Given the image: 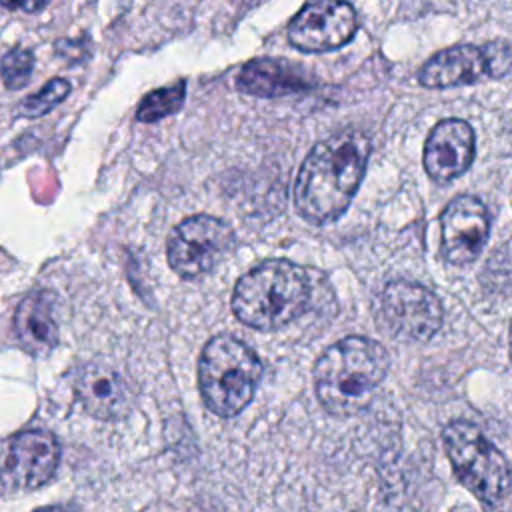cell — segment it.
Returning <instances> with one entry per match:
<instances>
[{
	"mask_svg": "<svg viewBox=\"0 0 512 512\" xmlns=\"http://www.w3.org/2000/svg\"><path fill=\"white\" fill-rule=\"evenodd\" d=\"M358 16L346 0H308L288 22V42L302 52H328L348 44Z\"/></svg>",
	"mask_w": 512,
	"mask_h": 512,
	"instance_id": "9",
	"label": "cell"
},
{
	"mask_svg": "<svg viewBox=\"0 0 512 512\" xmlns=\"http://www.w3.org/2000/svg\"><path fill=\"white\" fill-rule=\"evenodd\" d=\"M476 152L474 130L460 118L440 120L424 144V170L434 182H450L464 174Z\"/></svg>",
	"mask_w": 512,
	"mask_h": 512,
	"instance_id": "12",
	"label": "cell"
},
{
	"mask_svg": "<svg viewBox=\"0 0 512 512\" xmlns=\"http://www.w3.org/2000/svg\"><path fill=\"white\" fill-rule=\"evenodd\" d=\"M370 140L344 130L318 142L304 158L294 182V206L312 224L336 220L350 206L368 166Z\"/></svg>",
	"mask_w": 512,
	"mask_h": 512,
	"instance_id": "1",
	"label": "cell"
},
{
	"mask_svg": "<svg viewBox=\"0 0 512 512\" xmlns=\"http://www.w3.org/2000/svg\"><path fill=\"white\" fill-rule=\"evenodd\" d=\"M186 98V80H176L170 86L156 88L148 92L138 108H136V120L138 122H158L170 114H176Z\"/></svg>",
	"mask_w": 512,
	"mask_h": 512,
	"instance_id": "16",
	"label": "cell"
},
{
	"mask_svg": "<svg viewBox=\"0 0 512 512\" xmlns=\"http://www.w3.org/2000/svg\"><path fill=\"white\" fill-rule=\"evenodd\" d=\"M510 360H512V326H510Z\"/></svg>",
	"mask_w": 512,
	"mask_h": 512,
	"instance_id": "21",
	"label": "cell"
},
{
	"mask_svg": "<svg viewBox=\"0 0 512 512\" xmlns=\"http://www.w3.org/2000/svg\"><path fill=\"white\" fill-rule=\"evenodd\" d=\"M388 352L366 336H348L322 352L314 366L320 404L336 416H352L368 406L388 374Z\"/></svg>",
	"mask_w": 512,
	"mask_h": 512,
	"instance_id": "2",
	"label": "cell"
},
{
	"mask_svg": "<svg viewBox=\"0 0 512 512\" xmlns=\"http://www.w3.org/2000/svg\"><path fill=\"white\" fill-rule=\"evenodd\" d=\"M38 512H62L60 508H42V510H38Z\"/></svg>",
	"mask_w": 512,
	"mask_h": 512,
	"instance_id": "20",
	"label": "cell"
},
{
	"mask_svg": "<svg viewBox=\"0 0 512 512\" xmlns=\"http://www.w3.org/2000/svg\"><path fill=\"white\" fill-rule=\"evenodd\" d=\"M490 232V218L486 206L470 194L456 196L442 210L440 216V240L442 254L454 266L474 262Z\"/></svg>",
	"mask_w": 512,
	"mask_h": 512,
	"instance_id": "11",
	"label": "cell"
},
{
	"mask_svg": "<svg viewBox=\"0 0 512 512\" xmlns=\"http://www.w3.org/2000/svg\"><path fill=\"white\" fill-rule=\"evenodd\" d=\"M34 70V54L28 48H12L0 58V76L8 90H20L28 84Z\"/></svg>",
	"mask_w": 512,
	"mask_h": 512,
	"instance_id": "18",
	"label": "cell"
},
{
	"mask_svg": "<svg viewBox=\"0 0 512 512\" xmlns=\"http://www.w3.org/2000/svg\"><path fill=\"white\" fill-rule=\"evenodd\" d=\"M236 88L258 98H278L312 88L308 74L284 58H254L246 62L238 76Z\"/></svg>",
	"mask_w": 512,
	"mask_h": 512,
	"instance_id": "14",
	"label": "cell"
},
{
	"mask_svg": "<svg viewBox=\"0 0 512 512\" xmlns=\"http://www.w3.org/2000/svg\"><path fill=\"white\" fill-rule=\"evenodd\" d=\"M14 328L20 344L32 354H44L56 344V324L50 302L44 294H34L18 306Z\"/></svg>",
	"mask_w": 512,
	"mask_h": 512,
	"instance_id": "15",
	"label": "cell"
},
{
	"mask_svg": "<svg viewBox=\"0 0 512 512\" xmlns=\"http://www.w3.org/2000/svg\"><path fill=\"white\" fill-rule=\"evenodd\" d=\"M458 480L484 504L496 506L510 488V466L502 452L470 422L454 420L442 432Z\"/></svg>",
	"mask_w": 512,
	"mask_h": 512,
	"instance_id": "5",
	"label": "cell"
},
{
	"mask_svg": "<svg viewBox=\"0 0 512 512\" xmlns=\"http://www.w3.org/2000/svg\"><path fill=\"white\" fill-rule=\"evenodd\" d=\"M378 318L384 328L408 342H426L442 326V304L426 286L392 280L378 296Z\"/></svg>",
	"mask_w": 512,
	"mask_h": 512,
	"instance_id": "7",
	"label": "cell"
},
{
	"mask_svg": "<svg viewBox=\"0 0 512 512\" xmlns=\"http://www.w3.org/2000/svg\"><path fill=\"white\" fill-rule=\"evenodd\" d=\"M310 280L304 268L288 260H266L244 274L232 294V310L240 322L274 330L304 312Z\"/></svg>",
	"mask_w": 512,
	"mask_h": 512,
	"instance_id": "3",
	"label": "cell"
},
{
	"mask_svg": "<svg viewBox=\"0 0 512 512\" xmlns=\"http://www.w3.org/2000/svg\"><path fill=\"white\" fill-rule=\"evenodd\" d=\"M512 68V46L488 42L484 46L460 44L436 52L424 62L418 80L424 88H454L474 84L484 76L498 78Z\"/></svg>",
	"mask_w": 512,
	"mask_h": 512,
	"instance_id": "6",
	"label": "cell"
},
{
	"mask_svg": "<svg viewBox=\"0 0 512 512\" xmlns=\"http://www.w3.org/2000/svg\"><path fill=\"white\" fill-rule=\"evenodd\" d=\"M74 388L86 410L98 418H118L132 402V390L126 378L104 362L86 364L78 372Z\"/></svg>",
	"mask_w": 512,
	"mask_h": 512,
	"instance_id": "13",
	"label": "cell"
},
{
	"mask_svg": "<svg viewBox=\"0 0 512 512\" xmlns=\"http://www.w3.org/2000/svg\"><path fill=\"white\" fill-rule=\"evenodd\" d=\"M50 0H0V6L8 8V10H24L28 14L40 12L48 6Z\"/></svg>",
	"mask_w": 512,
	"mask_h": 512,
	"instance_id": "19",
	"label": "cell"
},
{
	"mask_svg": "<svg viewBox=\"0 0 512 512\" xmlns=\"http://www.w3.org/2000/svg\"><path fill=\"white\" fill-rule=\"evenodd\" d=\"M72 84L66 78H52L44 84L42 90L30 94L26 100H22L16 106L18 116L24 118H38L48 114L50 110H54L60 102L66 100V96L70 94Z\"/></svg>",
	"mask_w": 512,
	"mask_h": 512,
	"instance_id": "17",
	"label": "cell"
},
{
	"mask_svg": "<svg viewBox=\"0 0 512 512\" xmlns=\"http://www.w3.org/2000/svg\"><path fill=\"white\" fill-rule=\"evenodd\" d=\"M198 376L204 404L214 414L228 418L252 400L262 376V364L252 348L224 334L204 346Z\"/></svg>",
	"mask_w": 512,
	"mask_h": 512,
	"instance_id": "4",
	"label": "cell"
},
{
	"mask_svg": "<svg viewBox=\"0 0 512 512\" xmlns=\"http://www.w3.org/2000/svg\"><path fill=\"white\" fill-rule=\"evenodd\" d=\"M232 240L226 222L208 214L190 216L168 238V264L182 278L202 276L228 254Z\"/></svg>",
	"mask_w": 512,
	"mask_h": 512,
	"instance_id": "8",
	"label": "cell"
},
{
	"mask_svg": "<svg viewBox=\"0 0 512 512\" xmlns=\"http://www.w3.org/2000/svg\"><path fill=\"white\" fill-rule=\"evenodd\" d=\"M60 456L50 432L26 430L0 444V488L32 490L48 482Z\"/></svg>",
	"mask_w": 512,
	"mask_h": 512,
	"instance_id": "10",
	"label": "cell"
}]
</instances>
